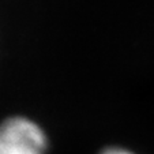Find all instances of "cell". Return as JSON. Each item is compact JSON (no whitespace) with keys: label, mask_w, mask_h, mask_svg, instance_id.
Returning a JSON list of instances; mask_svg holds the SVG:
<instances>
[{"label":"cell","mask_w":154,"mask_h":154,"mask_svg":"<svg viewBox=\"0 0 154 154\" xmlns=\"http://www.w3.org/2000/svg\"><path fill=\"white\" fill-rule=\"evenodd\" d=\"M47 138L35 123L14 117L0 124V154H44Z\"/></svg>","instance_id":"1"},{"label":"cell","mask_w":154,"mask_h":154,"mask_svg":"<svg viewBox=\"0 0 154 154\" xmlns=\"http://www.w3.org/2000/svg\"><path fill=\"white\" fill-rule=\"evenodd\" d=\"M104 154H131V153H128L125 150H120V149H111V150L105 151Z\"/></svg>","instance_id":"2"}]
</instances>
